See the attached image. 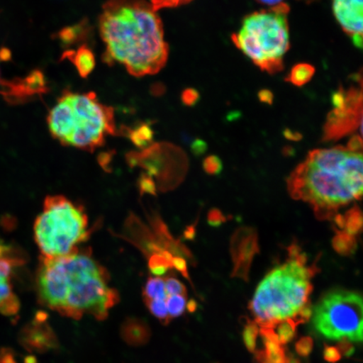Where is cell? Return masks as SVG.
Wrapping results in <instances>:
<instances>
[{"label":"cell","mask_w":363,"mask_h":363,"mask_svg":"<svg viewBox=\"0 0 363 363\" xmlns=\"http://www.w3.org/2000/svg\"><path fill=\"white\" fill-rule=\"evenodd\" d=\"M166 303L170 319L179 317L187 306V295H172L167 298Z\"/></svg>","instance_id":"obj_25"},{"label":"cell","mask_w":363,"mask_h":363,"mask_svg":"<svg viewBox=\"0 0 363 363\" xmlns=\"http://www.w3.org/2000/svg\"><path fill=\"white\" fill-rule=\"evenodd\" d=\"M192 0H152L151 4L156 11L161 9L178 7L188 4Z\"/></svg>","instance_id":"obj_32"},{"label":"cell","mask_w":363,"mask_h":363,"mask_svg":"<svg viewBox=\"0 0 363 363\" xmlns=\"http://www.w3.org/2000/svg\"><path fill=\"white\" fill-rule=\"evenodd\" d=\"M0 363H18L15 351L10 347L0 348Z\"/></svg>","instance_id":"obj_35"},{"label":"cell","mask_w":363,"mask_h":363,"mask_svg":"<svg viewBox=\"0 0 363 363\" xmlns=\"http://www.w3.org/2000/svg\"><path fill=\"white\" fill-rule=\"evenodd\" d=\"M186 308H188V311L189 312H194L196 311L197 308V303L194 301V299H191V301H189L187 303V306Z\"/></svg>","instance_id":"obj_45"},{"label":"cell","mask_w":363,"mask_h":363,"mask_svg":"<svg viewBox=\"0 0 363 363\" xmlns=\"http://www.w3.org/2000/svg\"><path fill=\"white\" fill-rule=\"evenodd\" d=\"M140 189H142L143 193L146 192L155 194V184H154L151 179L148 178V176L143 175L142 178H140Z\"/></svg>","instance_id":"obj_38"},{"label":"cell","mask_w":363,"mask_h":363,"mask_svg":"<svg viewBox=\"0 0 363 363\" xmlns=\"http://www.w3.org/2000/svg\"><path fill=\"white\" fill-rule=\"evenodd\" d=\"M2 80H3V79H2V77H1V74H0V83H1Z\"/></svg>","instance_id":"obj_48"},{"label":"cell","mask_w":363,"mask_h":363,"mask_svg":"<svg viewBox=\"0 0 363 363\" xmlns=\"http://www.w3.org/2000/svg\"><path fill=\"white\" fill-rule=\"evenodd\" d=\"M125 130L131 142L138 148H146L152 142L154 133L148 123H142Z\"/></svg>","instance_id":"obj_21"},{"label":"cell","mask_w":363,"mask_h":363,"mask_svg":"<svg viewBox=\"0 0 363 363\" xmlns=\"http://www.w3.org/2000/svg\"><path fill=\"white\" fill-rule=\"evenodd\" d=\"M90 27L87 21H82L78 24L65 27L57 34L63 47L69 48L88 38Z\"/></svg>","instance_id":"obj_17"},{"label":"cell","mask_w":363,"mask_h":363,"mask_svg":"<svg viewBox=\"0 0 363 363\" xmlns=\"http://www.w3.org/2000/svg\"><path fill=\"white\" fill-rule=\"evenodd\" d=\"M111 277L90 250L60 258L40 257L35 284L40 305L62 316L79 320L89 314L106 320L120 301L117 290L110 286Z\"/></svg>","instance_id":"obj_1"},{"label":"cell","mask_w":363,"mask_h":363,"mask_svg":"<svg viewBox=\"0 0 363 363\" xmlns=\"http://www.w3.org/2000/svg\"><path fill=\"white\" fill-rule=\"evenodd\" d=\"M347 148L354 152H362V140L360 136L355 135L348 143Z\"/></svg>","instance_id":"obj_39"},{"label":"cell","mask_w":363,"mask_h":363,"mask_svg":"<svg viewBox=\"0 0 363 363\" xmlns=\"http://www.w3.org/2000/svg\"><path fill=\"white\" fill-rule=\"evenodd\" d=\"M48 91V81L43 72L40 70H33L25 78L6 81L1 94L7 102L17 104L29 101L35 96L47 94Z\"/></svg>","instance_id":"obj_12"},{"label":"cell","mask_w":363,"mask_h":363,"mask_svg":"<svg viewBox=\"0 0 363 363\" xmlns=\"http://www.w3.org/2000/svg\"><path fill=\"white\" fill-rule=\"evenodd\" d=\"M50 133L63 146L94 152L106 136L115 135L113 108L102 104L94 93L65 90L48 116Z\"/></svg>","instance_id":"obj_5"},{"label":"cell","mask_w":363,"mask_h":363,"mask_svg":"<svg viewBox=\"0 0 363 363\" xmlns=\"http://www.w3.org/2000/svg\"><path fill=\"white\" fill-rule=\"evenodd\" d=\"M121 338L133 347H142L148 343L152 331L146 321L139 318L130 317L122 323Z\"/></svg>","instance_id":"obj_15"},{"label":"cell","mask_w":363,"mask_h":363,"mask_svg":"<svg viewBox=\"0 0 363 363\" xmlns=\"http://www.w3.org/2000/svg\"><path fill=\"white\" fill-rule=\"evenodd\" d=\"M104 60L135 77L156 74L166 65L169 45L162 22L146 0H108L99 17Z\"/></svg>","instance_id":"obj_2"},{"label":"cell","mask_w":363,"mask_h":363,"mask_svg":"<svg viewBox=\"0 0 363 363\" xmlns=\"http://www.w3.org/2000/svg\"><path fill=\"white\" fill-rule=\"evenodd\" d=\"M284 3L270 10L251 13L245 18L242 28L233 35L235 45L262 70L274 74L282 69L289 49L288 13Z\"/></svg>","instance_id":"obj_7"},{"label":"cell","mask_w":363,"mask_h":363,"mask_svg":"<svg viewBox=\"0 0 363 363\" xmlns=\"http://www.w3.org/2000/svg\"><path fill=\"white\" fill-rule=\"evenodd\" d=\"M284 135H285L286 138H287L289 140H297L301 139V138H297V135H296V133H293L292 131H290V130H286Z\"/></svg>","instance_id":"obj_46"},{"label":"cell","mask_w":363,"mask_h":363,"mask_svg":"<svg viewBox=\"0 0 363 363\" xmlns=\"http://www.w3.org/2000/svg\"><path fill=\"white\" fill-rule=\"evenodd\" d=\"M337 347L339 349L340 352L342 353V355L349 357L354 352V347L348 340H342Z\"/></svg>","instance_id":"obj_40"},{"label":"cell","mask_w":363,"mask_h":363,"mask_svg":"<svg viewBox=\"0 0 363 363\" xmlns=\"http://www.w3.org/2000/svg\"><path fill=\"white\" fill-rule=\"evenodd\" d=\"M333 247L335 252L342 256H350L355 253L357 242L355 237L345 233L344 230H335L333 240Z\"/></svg>","instance_id":"obj_20"},{"label":"cell","mask_w":363,"mask_h":363,"mask_svg":"<svg viewBox=\"0 0 363 363\" xmlns=\"http://www.w3.org/2000/svg\"><path fill=\"white\" fill-rule=\"evenodd\" d=\"M363 0H333V11L345 33L357 48H362Z\"/></svg>","instance_id":"obj_13"},{"label":"cell","mask_w":363,"mask_h":363,"mask_svg":"<svg viewBox=\"0 0 363 363\" xmlns=\"http://www.w3.org/2000/svg\"><path fill=\"white\" fill-rule=\"evenodd\" d=\"M66 58L74 63L79 74L81 77H83V78H87L94 69V54L87 45H82L76 51H74V50H68L62 56V59Z\"/></svg>","instance_id":"obj_16"},{"label":"cell","mask_w":363,"mask_h":363,"mask_svg":"<svg viewBox=\"0 0 363 363\" xmlns=\"http://www.w3.org/2000/svg\"><path fill=\"white\" fill-rule=\"evenodd\" d=\"M199 95L196 90L189 89H186L182 94V99L185 104L191 106L198 101Z\"/></svg>","instance_id":"obj_37"},{"label":"cell","mask_w":363,"mask_h":363,"mask_svg":"<svg viewBox=\"0 0 363 363\" xmlns=\"http://www.w3.org/2000/svg\"><path fill=\"white\" fill-rule=\"evenodd\" d=\"M24 363H38V358L33 355L26 356L24 358Z\"/></svg>","instance_id":"obj_47"},{"label":"cell","mask_w":363,"mask_h":363,"mask_svg":"<svg viewBox=\"0 0 363 363\" xmlns=\"http://www.w3.org/2000/svg\"><path fill=\"white\" fill-rule=\"evenodd\" d=\"M362 311L360 294L333 290L324 295L312 311L313 325L325 338L361 343Z\"/></svg>","instance_id":"obj_8"},{"label":"cell","mask_w":363,"mask_h":363,"mask_svg":"<svg viewBox=\"0 0 363 363\" xmlns=\"http://www.w3.org/2000/svg\"><path fill=\"white\" fill-rule=\"evenodd\" d=\"M21 310V301L15 293L0 302V314L4 316H15Z\"/></svg>","instance_id":"obj_28"},{"label":"cell","mask_w":363,"mask_h":363,"mask_svg":"<svg viewBox=\"0 0 363 363\" xmlns=\"http://www.w3.org/2000/svg\"><path fill=\"white\" fill-rule=\"evenodd\" d=\"M18 338L30 352L45 353L59 347L57 335L48 323V314L44 311L36 313L34 320L21 330Z\"/></svg>","instance_id":"obj_10"},{"label":"cell","mask_w":363,"mask_h":363,"mask_svg":"<svg viewBox=\"0 0 363 363\" xmlns=\"http://www.w3.org/2000/svg\"><path fill=\"white\" fill-rule=\"evenodd\" d=\"M315 67L307 65V63H299V65L294 66L289 75V81L294 85L301 86L305 85L310 82L312 77L315 74Z\"/></svg>","instance_id":"obj_24"},{"label":"cell","mask_w":363,"mask_h":363,"mask_svg":"<svg viewBox=\"0 0 363 363\" xmlns=\"http://www.w3.org/2000/svg\"><path fill=\"white\" fill-rule=\"evenodd\" d=\"M172 267L181 272L182 275L186 279H189V272L187 269V262L184 258L181 257H174L172 259Z\"/></svg>","instance_id":"obj_36"},{"label":"cell","mask_w":363,"mask_h":363,"mask_svg":"<svg viewBox=\"0 0 363 363\" xmlns=\"http://www.w3.org/2000/svg\"><path fill=\"white\" fill-rule=\"evenodd\" d=\"M242 338L247 348L251 352H255L257 349V342L259 340V328L252 321L245 326L242 333Z\"/></svg>","instance_id":"obj_26"},{"label":"cell","mask_w":363,"mask_h":363,"mask_svg":"<svg viewBox=\"0 0 363 363\" xmlns=\"http://www.w3.org/2000/svg\"><path fill=\"white\" fill-rule=\"evenodd\" d=\"M335 111L330 115L325 128V140H337L362 126V94L338 92L333 95Z\"/></svg>","instance_id":"obj_9"},{"label":"cell","mask_w":363,"mask_h":363,"mask_svg":"<svg viewBox=\"0 0 363 363\" xmlns=\"http://www.w3.org/2000/svg\"><path fill=\"white\" fill-rule=\"evenodd\" d=\"M313 346H314V342H313L312 338L306 337L298 340L295 345V349L299 356L308 357L313 350Z\"/></svg>","instance_id":"obj_31"},{"label":"cell","mask_w":363,"mask_h":363,"mask_svg":"<svg viewBox=\"0 0 363 363\" xmlns=\"http://www.w3.org/2000/svg\"><path fill=\"white\" fill-rule=\"evenodd\" d=\"M289 256L287 262L262 279L249 303L259 328L271 329L285 320L302 324L301 312L311 306V279L317 267L307 266V257L297 244L289 248Z\"/></svg>","instance_id":"obj_4"},{"label":"cell","mask_w":363,"mask_h":363,"mask_svg":"<svg viewBox=\"0 0 363 363\" xmlns=\"http://www.w3.org/2000/svg\"><path fill=\"white\" fill-rule=\"evenodd\" d=\"M259 96L262 102L271 103L272 101V94L269 92V91H262Z\"/></svg>","instance_id":"obj_42"},{"label":"cell","mask_w":363,"mask_h":363,"mask_svg":"<svg viewBox=\"0 0 363 363\" xmlns=\"http://www.w3.org/2000/svg\"><path fill=\"white\" fill-rule=\"evenodd\" d=\"M186 239L192 240L195 237V227L194 225L189 226L188 230L185 231Z\"/></svg>","instance_id":"obj_44"},{"label":"cell","mask_w":363,"mask_h":363,"mask_svg":"<svg viewBox=\"0 0 363 363\" xmlns=\"http://www.w3.org/2000/svg\"><path fill=\"white\" fill-rule=\"evenodd\" d=\"M164 281L167 297L172 295H187V289L179 280L169 277V278H164Z\"/></svg>","instance_id":"obj_29"},{"label":"cell","mask_w":363,"mask_h":363,"mask_svg":"<svg viewBox=\"0 0 363 363\" xmlns=\"http://www.w3.org/2000/svg\"><path fill=\"white\" fill-rule=\"evenodd\" d=\"M144 302L149 301H167L165 281L162 277H150L143 291Z\"/></svg>","instance_id":"obj_19"},{"label":"cell","mask_w":363,"mask_h":363,"mask_svg":"<svg viewBox=\"0 0 363 363\" xmlns=\"http://www.w3.org/2000/svg\"><path fill=\"white\" fill-rule=\"evenodd\" d=\"M258 252L259 246L255 230L242 227L235 231L230 240V253L234 263L233 277L247 281L253 257Z\"/></svg>","instance_id":"obj_11"},{"label":"cell","mask_w":363,"mask_h":363,"mask_svg":"<svg viewBox=\"0 0 363 363\" xmlns=\"http://www.w3.org/2000/svg\"><path fill=\"white\" fill-rule=\"evenodd\" d=\"M324 359L330 363H335L340 360L342 355L337 347L325 346L323 352Z\"/></svg>","instance_id":"obj_34"},{"label":"cell","mask_w":363,"mask_h":363,"mask_svg":"<svg viewBox=\"0 0 363 363\" xmlns=\"http://www.w3.org/2000/svg\"><path fill=\"white\" fill-rule=\"evenodd\" d=\"M257 1L266 4V6L274 7L279 6V4H283L284 0H257Z\"/></svg>","instance_id":"obj_43"},{"label":"cell","mask_w":363,"mask_h":363,"mask_svg":"<svg viewBox=\"0 0 363 363\" xmlns=\"http://www.w3.org/2000/svg\"><path fill=\"white\" fill-rule=\"evenodd\" d=\"M206 143L201 140H195L192 145V151L195 155H201V154L206 151Z\"/></svg>","instance_id":"obj_41"},{"label":"cell","mask_w":363,"mask_h":363,"mask_svg":"<svg viewBox=\"0 0 363 363\" xmlns=\"http://www.w3.org/2000/svg\"><path fill=\"white\" fill-rule=\"evenodd\" d=\"M24 260L0 257V302L13 294L11 275L13 269L21 266Z\"/></svg>","instance_id":"obj_18"},{"label":"cell","mask_w":363,"mask_h":363,"mask_svg":"<svg viewBox=\"0 0 363 363\" xmlns=\"http://www.w3.org/2000/svg\"><path fill=\"white\" fill-rule=\"evenodd\" d=\"M152 314L160 320L162 325H169L171 319L167 312L166 301H149L145 302Z\"/></svg>","instance_id":"obj_27"},{"label":"cell","mask_w":363,"mask_h":363,"mask_svg":"<svg viewBox=\"0 0 363 363\" xmlns=\"http://www.w3.org/2000/svg\"><path fill=\"white\" fill-rule=\"evenodd\" d=\"M343 216L342 230L345 233L355 237L358 233H361L362 229V211L357 206H354L346 212Z\"/></svg>","instance_id":"obj_23"},{"label":"cell","mask_w":363,"mask_h":363,"mask_svg":"<svg viewBox=\"0 0 363 363\" xmlns=\"http://www.w3.org/2000/svg\"><path fill=\"white\" fill-rule=\"evenodd\" d=\"M226 217L218 208H213L208 215V223L213 227H218L224 224Z\"/></svg>","instance_id":"obj_33"},{"label":"cell","mask_w":363,"mask_h":363,"mask_svg":"<svg viewBox=\"0 0 363 363\" xmlns=\"http://www.w3.org/2000/svg\"><path fill=\"white\" fill-rule=\"evenodd\" d=\"M203 170L210 175H218L220 174L222 169H223V165L219 157L217 156H210L204 159L203 163Z\"/></svg>","instance_id":"obj_30"},{"label":"cell","mask_w":363,"mask_h":363,"mask_svg":"<svg viewBox=\"0 0 363 363\" xmlns=\"http://www.w3.org/2000/svg\"><path fill=\"white\" fill-rule=\"evenodd\" d=\"M362 154L347 147L317 149L288 179L290 195L310 203L318 219H333L362 195Z\"/></svg>","instance_id":"obj_3"},{"label":"cell","mask_w":363,"mask_h":363,"mask_svg":"<svg viewBox=\"0 0 363 363\" xmlns=\"http://www.w3.org/2000/svg\"><path fill=\"white\" fill-rule=\"evenodd\" d=\"M262 347L257 349V360L259 363H287L288 354L284 345L277 342L271 330L259 328Z\"/></svg>","instance_id":"obj_14"},{"label":"cell","mask_w":363,"mask_h":363,"mask_svg":"<svg viewBox=\"0 0 363 363\" xmlns=\"http://www.w3.org/2000/svg\"><path fill=\"white\" fill-rule=\"evenodd\" d=\"M299 324L294 320H285L279 322L274 328L269 329L274 334L277 342L285 345L291 342L296 334L297 326ZM265 329V328H264Z\"/></svg>","instance_id":"obj_22"},{"label":"cell","mask_w":363,"mask_h":363,"mask_svg":"<svg viewBox=\"0 0 363 363\" xmlns=\"http://www.w3.org/2000/svg\"><path fill=\"white\" fill-rule=\"evenodd\" d=\"M90 235L84 208L62 195H48L36 217L34 239L42 257L54 259L79 251Z\"/></svg>","instance_id":"obj_6"}]
</instances>
